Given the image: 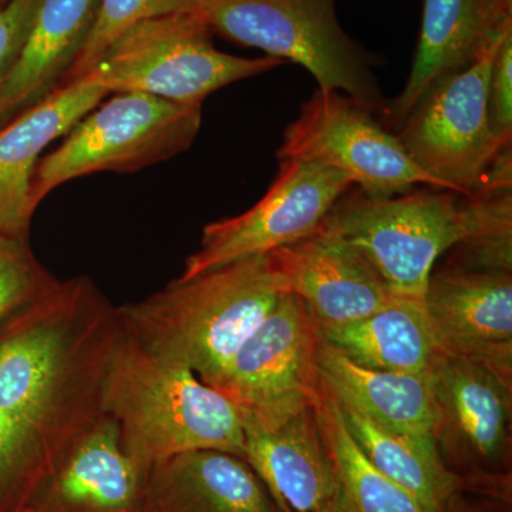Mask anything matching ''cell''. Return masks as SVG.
<instances>
[{
  "instance_id": "cell-13",
  "label": "cell",
  "mask_w": 512,
  "mask_h": 512,
  "mask_svg": "<svg viewBox=\"0 0 512 512\" xmlns=\"http://www.w3.org/2000/svg\"><path fill=\"white\" fill-rule=\"evenodd\" d=\"M424 305L441 355L473 360L512 382V272L457 262L431 272Z\"/></svg>"
},
{
  "instance_id": "cell-30",
  "label": "cell",
  "mask_w": 512,
  "mask_h": 512,
  "mask_svg": "<svg viewBox=\"0 0 512 512\" xmlns=\"http://www.w3.org/2000/svg\"><path fill=\"white\" fill-rule=\"evenodd\" d=\"M40 0H10L0 9V84L25 45Z\"/></svg>"
},
{
  "instance_id": "cell-2",
  "label": "cell",
  "mask_w": 512,
  "mask_h": 512,
  "mask_svg": "<svg viewBox=\"0 0 512 512\" xmlns=\"http://www.w3.org/2000/svg\"><path fill=\"white\" fill-rule=\"evenodd\" d=\"M104 413L116 424L128 456L146 473L190 451L244 456L237 407L187 366L144 348L126 326L111 359Z\"/></svg>"
},
{
  "instance_id": "cell-1",
  "label": "cell",
  "mask_w": 512,
  "mask_h": 512,
  "mask_svg": "<svg viewBox=\"0 0 512 512\" xmlns=\"http://www.w3.org/2000/svg\"><path fill=\"white\" fill-rule=\"evenodd\" d=\"M120 306L87 276L59 281L0 326V409L45 457L49 473L104 413Z\"/></svg>"
},
{
  "instance_id": "cell-20",
  "label": "cell",
  "mask_w": 512,
  "mask_h": 512,
  "mask_svg": "<svg viewBox=\"0 0 512 512\" xmlns=\"http://www.w3.org/2000/svg\"><path fill=\"white\" fill-rule=\"evenodd\" d=\"M146 512H281L244 458L198 450L146 474Z\"/></svg>"
},
{
  "instance_id": "cell-25",
  "label": "cell",
  "mask_w": 512,
  "mask_h": 512,
  "mask_svg": "<svg viewBox=\"0 0 512 512\" xmlns=\"http://www.w3.org/2000/svg\"><path fill=\"white\" fill-rule=\"evenodd\" d=\"M511 148L497 157L484 183L466 195L470 231L461 242L463 264L512 272Z\"/></svg>"
},
{
  "instance_id": "cell-16",
  "label": "cell",
  "mask_w": 512,
  "mask_h": 512,
  "mask_svg": "<svg viewBox=\"0 0 512 512\" xmlns=\"http://www.w3.org/2000/svg\"><path fill=\"white\" fill-rule=\"evenodd\" d=\"M512 26V0H423L412 72L402 93L384 104L383 126L396 133L437 84L466 69Z\"/></svg>"
},
{
  "instance_id": "cell-33",
  "label": "cell",
  "mask_w": 512,
  "mask_h": 512,
  "mask_svg": "<svg viewBox=\"0 0 512 512\" xmlns=\"http://www.w3.org/2000/svg\"><path fill=\"white\" fill-rule=\"evenodd\" d=\"M9 2L10 0H0V9H2L3 6L8 5Z\"/></svg>"
},
{
  "instance_id": "cell-9",
  "label": "cell",
  "mask_w": 512,
  "mask_h": 512,
  "mask_svg": "<svg viewBox=\"0 0 512 512\" xmlns=\"http://www.w3.org/2000/svg\"><path fill=\"white\" fill-rule=\"evenodd\" d=\"M503 36L430 90L394 133L417 167L444 190L463 195L477 190L504 151L488 116L491 69Z\"/></svg>"
},
{
  "instance_id": "cell-7",
  "label": "cell",
  "mask_w": 512,
  "mask_h": 512,
  "mask_svg": "<svg viewBox=\"0 0 512 512\" xmlns=\"http://www.w3.org/2000/svg\"><path fill=\"white\" fill-rule=\"evenodd\" d=\"M201 106L146 93H114L39 161L30 185L33 208L67 181L97 173H134L184 153L200 131Z\"/></svg>"
},
{
  "instance_id": "cell-31",
  "label": "cell",
  "mask_w": 512,
  "mask_h": 512,
  "mask_svg": "<svg viewBox=\"0 0 512 512\" xmlns=\"http://www.w3.org/2000/svg\"><path fill=\"white\" fill-rule=\"evenodd\" d=\"M451 512H498L493 510V508H487V507H464V505H461V501H458L456 507H454V510Z\"/></svg>"
},
{
  "instance_id": "cell-23",
  "label": "cell",
  "mask_w": 512,
  "mask_h": 512,
  "mask_svg": "<svg viewBox=\"0 0 512 512\" xmlns=\"http://www.w3.org/2000/svg\"><path fill=\"white\" fill-rule=\"evenodd\" d=\"M340 410L350 436L377 470L430 512L454 510L461 491L471 484L447 466L436 437L384 429L355 410Z\"/></svg>"
},
{
  "instance_id": "cell-29",
  "label": "cell",
  "mask_w": 512,
  "mask_h": 512,
  "mask_svg": "<svg viewBox=\"0 0 512 512\" xmlns=\"http://www.w3.org/2000/svg\"><path fill=\"white\" fill-rule=\"evenodd\" d=\"M490 126L501 148L512 141V28L508 29L495 53L488 90Z\"/></svg>"
},
{
  "instance_id": "cell-22",
  "label": "cell",
  "mask_w": 512,
  "mask_h": 512,
  "mask_svg": "<svg viewBox=\"0 0 512 512\" xmlns=\"http://www.w3.org/2000/svg\"><path fill=\"white\" fill-rule=\"evenodd\" d=\"M320 333L353 362L386 372L430 375L443 356L424 301L412 298L396 296L366 318Z\"/></svg>"
},
{
  "instance_id": "cell-3",
  "label": "cell",
  "mask_w": 512,
  "mask_h": 512,
  "mask_svg": "<svg viewBox=\"0 0 512 512\" xmlns=\"http://www.w3.org/2000/svg\"><path fill=\"white\" fill-rule=\"evenodd\" d=\"M281 285L269 255H255L120 306L127 332L154 355L191 369L202 382L234 356L274 309Z\"/></svg>"
},
{
  "instance_id": "cell-19",
  "label": "cell",
  "mask_w": 512,
  "mask_h": 512,
  "mask_svg": "<svg viewBox=\"0 0 512 512\" xmlns=\"http://www.w3.org/2000/svg\"><path fill=\"white\" fill-rule=\"evenodd\" d=\"M99 6L100 0H40L25 45L0 84V128L63 86Z\"/></svg>"
},
{
  "instance_id": "cell-11",
  "label": "cell",
  "mask_w": 512,
  "mask_h": 512,
  "mask_svg": "<svg viewBox=\"0 0 512 512\" xmlns=\"http://www.w3.org/2000/svg\"><path fill=\"white\" fill-rule=\"evenodd\" d=\"M353 187L349 175L328 165L282 158L274 183L254 207L204 228L200 247L185 259L180 278H194L311 237Z\"/></svg>"
},
{
  "instance_id": "cell-21",
  "label": "cell",
  "mask_w": 512,
  "mask_h": 512,
  "mask_svg": "<svg viewBox=\"0 0 512 512\" xmlns=\"http://www.w3.org/2000/svg\"><path fill=\"white\" fill-rule=\"evenodd\" d=\"M319 370L333 399L384 429L436 437L439 404L433 376L386 372L359 365L322 339Z\"/></svg>"
},
{
  "instance_id": "cell-10",
  "label": "cell",
  "mask_w": 512,
  "mask_h": 512,
  "mask_svg": "<svg viewBox=\"0 0 512 512\" xmlns=\"http://www.w3.org/2000/svg\"><path fill=\"white\" fill-rule=\"evenodd\" d=\"M276 156L342 171L367 197H396L419 185L444 190L417 167L396 134L372 111L339 92L318 89L302 104L298 119L286 127Z\"/></svg>"
},
{
  "instance_id": "cell-12",
  "label": "cell",
  "mask_w": 512,
  "mask_h": 512,
  "mask_svg": "<svg viewBox=\"0 0 512 512\" xmlns=\"http://www.w3.org/2000/svg\"><path fill=\"white\" fill-rule=\"evenodd\" d=\"M436 440L468 483L497 490L511 447L512 382L473 360L441 356L433 372Z\"/></svg>"
},
{
  "instance_id": "cell-6",
  "label": "cell",
  "mask_w": 512,
  "mask_h": 512,
  "mask_svg": "<svg viewBox=\"0 0 512 512\" xmlns=\"http://www.w3.org/2000/svg\"><path fill=\"white\" fill-rule=\"evenodd\" d=\"M214 36L197 8L144 19L116 37L83 77L110 94L146 93L202 104L222 87L286 64L275 57L221 52Z\"/></svg>"
},
{
  "instance_id": "cell-32",
  "label": "cell",
  "mask_w": 512,
  "mask_h": 512,
  "mask_svg": "<svg viewBox=\"0 0 512 512\" xmlns=\"http://www.w3.org/2000/svg\"><path fill=\"white\" fill-rule=\"evenodd\" d=\"M16 512H36V511L33 510V508L30 507V505H28V507L22 508V510H19V511H16Z\"/></svg>"
},
{
  "instance_id": "cell-4",
  "label": "cell",
  "mask_w": 512,
  "mask_h": 512,
  "mask_svg": "<svg viewBox=\"0 0 512 512\" xmlns=\"http://www.w3.org/2000/svg\"><path fill=\"white\" fill-rule=\"evenodd\" d=\"M214 35L305 67L323 92H339L382 113L380 57L340 25L336 0H198Z\"/></svg>"
},
{
  "instance_id": "cell-15",
  "label": "cell",
  "mask_w": 512,
  "mask_h": 512,
  "mask_svg": "<svg viewBox=\"0 0 512 512\" xmlns=\"http://www.w3.org/2000/svg\"><path fill=\"white\" fill-rule=\"evenodd\" d=\"M244 458L281 512H342L315 406L272 423L242 421Z\"/></svg>"
},
{
  "instance_id": "cell-27",
  "label": "cell",
  "mask_w": 512,
  "mask_h": 512,
  "mask_svg": "<svg viewBox=\"0 0 512 512\" xmlns=\"http://www.w3.org/2000/svg\"><path fill=\"white\" fill-rule=\"evenodd\" d=\"M198 0H100L96 22L82 52L63 84L80 79L96 64L107 47L134 23L197 8Z\"/></svg>"
},
{
  "instance_id": "cell-5",
  "label": "cell",
  "mask_w": 512,
  "mask_h": 512,
  "mask_svg": "<svg viewBox=\"0 0 512 512\" xmlns=\"http://www.w3.org/2000/svg\"><path fill=\"white\" fill-rule=\"evenodd\" d=\"M429 188L390 198L352 188L320 228L355 249L393 295L424 301L437 259L470 231L466 195Z\"/></svg>"
},
{
  "instance_id": "cell-17",
  "label": "cell",
  "mask_w": 512,
  "mask_h": 512,
  "mask_svg": "<svg viewBox=\"0 0 512 512\" xmlns=\"http://www.w3.org/2000/svg\"><path fill=\"white\" fill-rule=\"evenodd\" d=\"M146 474L106 416L60 458L29 505L36 512H146Z\"/></svg>"
},
{
  "instance_id": "cell-28",
  "label": "cell",
  "mask_w": 512,
  "mask_h": 512,
  "mask_svg": "<svg viewBox=\"0 0 512 512\" xmlns=\"http://www.w3.org/2000/svg\"><path fill=\"white\" fill-rule=\"evenodd\" d=\"M57 282L33 254L28 238L0 235V326L46 295Z\"/></svg>"
},
{
  "instance_id": "cell-24",
  "label": "cell",
  "mask_w": 512,
  "mask_h": 512,
  "mask_svg": "<svg viewBox=\"0 0 512 512\" xmlns=\"http://www.w3.org/2000/svg\"><path fill=\"white\" fill-rule=\"evenodd\" d=\"M316 417L338 477L342 512H430L377 470L350 436L342 410L326 390Z\"/></svg>"
},
{
  "instance_id": "cell-18",
  "label": "cell",
  "mask_w": 512,
  "mask_h": 512,
  "mask_svg": "<svg viewBox=\"0 0 512 512\" xmlns=\"http://www.w3.org/2000/svg\"><path fill=\"white\" fill-rule=\"evenodd\" d=\"M107 96L103 87L80 77L0 128V235L29 238L36 211L30 185L43 151Z\"/></svg>"
},
{
  "instance_id": "cell-26",
  "label": "cell",
  "mask_w": 512,
  "mask_h": 512,
  "mask_svg": "<svg viewBox=\"0 0 512 512\" xmlns=\"http://www.w3.org/2000/svg\"><path fill=\"white\" fill-rule=\"evenodd\" d=\"M47 474L49 467L39 448L0 409V512L28 507Z\"/></svg>"
},
{
  "instance_id": "cell-8",
  "label": "cell",
  "mask_w": 512,
  "mask_h": 512,
  "mask_svg": "<svg viewBox=\"0 0 512 512\" xmlns=\"http://www.w3.org/2000/svg\"><path fill=\"white\" fill-rule=\"evenodd\" d=\"M322 333L305 303L282 293L264 322L208 384L237 407L241 421L272 423L315 406L325 393Z\"/></svg>"
},
{
  "instance_id": "cell-14",
  "label": "cell",
  "mask_w": 512,
  "mask_h": 512,
  "mask_svg": "<svg viewBox=\"0 0 512 512\" xmlns=\"http://www.w3.org/2000/svg\"><path fill=\"white\" fill-rule=\"evenodd\" d=\"M268 255L282 293L298 296L320 328L356 322L396 298L355 249L320 227Z\"/></svg>"
}]
</instances>
